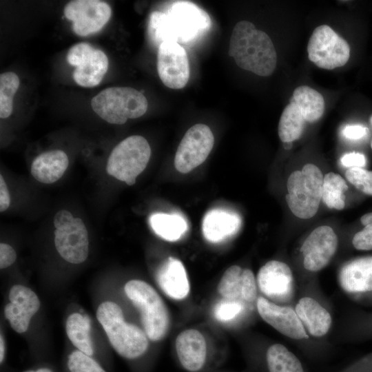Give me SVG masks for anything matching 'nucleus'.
I'll return each mask as SVG.
<instances>
[{"label": "nucleus", "instance_id": "12", "mask_svg": "<svg viewBox=\"0 0 372 372\" xmlns=\"http://www.w3.org/2000/svg\"><path fill=\"white\" fill-rule=\"evenodd\" d=\"M157 71L163 83L171 89L183 88L187 83L190 68L187 52L180 43L165 41L157 54Z\"/></svg>", "mask_w": 372, "mask_h": 372}, {"label": "nucleus", "instance_id": "28", "mask_svg": "<svg viewBox=\"0 0 372 372\" xmlns=\"http://www.w3.org/2000/svg\"><path fill=\"white\" fill-rule=\"evenodd\" d=\"M305 124L300 110L292 101L284 109L278 123V136L285 143L298 139L303 132Z\"/></svg>", "mask_w": 372, "mask_h": 372}, {"label": "nucleus", "instance_id": "44", "mask_svg": "<svg viewBox=\"0 0 372 372\" xmlns=\"http://www.w3.org/2000/svg\"><path fill=\"white\" fill-rule=\"evenodd\" d=\"M24 372H52L50 369L47 368H41L37 369V371H26Z\"/></svg>", "mask_w": 372, "mask_h": 372}, {"label": "nucleus", "instance_id": "6", "mask_svg": "<svg viewBox=\"0 0 372 372\" xmlns=\"http://www.w3.org/2000/svg\"><path fill=\"white\" fill-rule=\"evenodd\" d=\"M125 294L141 313V322L147 338L158 341L169 327L167 308L157 291L148 283L131 280L124 287Z\"/></svg>", "mask_w": 372, "mask_h": 372}, {"label": "nucleus", "instance_id": "29", "mask_svg": "<svg viewBox=\"0 0 372 372\" xmlns=\"http://www.w3.org/2000/svg\"><path fill=\"white\" fill-rule=\"evenodd\" d=\"M348 188L346 180L340 174L329 172L323 178L321 200L330 209H343Z\"/></svg>", "mask_w": 372, "mask_h": 372}, {"label": "nucleus", "instance_id": "25", "mask_svg": "<svg viewBox=\"0 0 372 372\" xmlns=\"http://www.w3.org/2000/svg\"><path fill=\"white\" fill-rule=\"evenodd\" d=\"M149 222L154 232L167 241L179 240L187 230L186 220L178 214L155 213Z\"/></svg>", "mask_w": 372, "mask_h": 372}, {"label": "nucleus", "instance_id": "38", "mask_svg": "<svg viewBox=\"0 0 372 372\" xmlns=\"http://www.w3.org/2000/svg\"><path fill=\"white\" fill-rule=\"evenodd\" d=\"M17 258L14 249L10 245L1 242L0 244V268L5 269L12 265Z\"/></svg>", "mask_w": 372, "mask_h": 372}, {"label": "nucleus", "instance_id": "23", "mask_svg": "<svg viewBox=\"0 0 372 372\" xmlns=\"http://www.w3.org/2000/svg\"><path fill=\"white\" fill-rule=\"evenodd\" d=\"M68 165V157L63 151H48L34 159L31 165V174L37 180L50 184L61 178Z\"/></svg>", "mask_w": 372, "mask_h": 372}, {"label": "nucleus", "instance_id": "9", "mask_svg": "<svg viewBox=\"0 0 372 372\" xmlns=\"http://www.w3.org/2000/svg\"><path fill=\"white\" fill-rule=\"evenodd\" d=\"M67 60L69 64L76 67L73 72L74 81L84 87L98 85L109 66L108 58L102 50L84 42L70 48Z\"/></svg>", "mask_w": 372, "mask_h": 372}, {"label": "nucleus", "instance_id": "13", "mask_svg": "<svg viewBox=\"0 0 372 372\" xmlns=\"http://www.w3.org/2000/svg\"><path fill=\"white\" fill-rule=\"evenodd\" d=\"M338 245V236L331 227L321 225L315 228L301 247L304 267L310 271L322 269L335 254Z\"/></svg>", "mask_w": 372, "mask_h": 372}, {"label": "nucleus", "instance_id": "41", "mask_svg": "<svg viewBox=\"0 0 372 372\" xmlns=\"http://www.w3.org/2000/svg\"><path fill=\"white\" fill-rule=\"evenodd\" d=\"M10 197L7 185L2 175L0 176V211H6L10 206Z\"/></svg>", "mask_w": 372, "mask_h": 372}, {"label": "nucleus", "instance_id": "32", "mask_svg": "<svg viewBox=\"0 0 372 372\" xmlns=\"http://www.w3.org/2000/svg\"><path fill=\"white\" fill-rule=\"evenodd\" d=\"M345 177L358 191L372 196V171L363 167L348 168Z\"/></svg>", "mask_w": 372, "mask_h": 372}, {"label": "nucleus", "instance_id": "19", "mask_svg": "<svg viewBox=\"0 0 372 372\" xmlns=\"http://www.w3.org/2000/svg\"><path fill=\"white\" fill-rule=\"evenodd\" d=\"M156 282L162 291L169 298L182 300L188 295L190 286L183 262L168 257L159 267L156 274Z\"/></svg>", "mask_w": 372, "mask_h": 372}, {"label": "nucleus", "instance_id": "31", "mask_svg": "<svg viewBox=\"0 0 372 372\" xmlns=\"http://www.w3.org/2000/svg\"><path fill=\"white\" fill-rule=\"evenodd\" d=\"M20 85L19 76L8 72L0 75V117L8 118L12 112L13 96Z\"/></svg>", "mask_w": 372, "mask_h": 372}, {"label": "nucleus", "instance_id": "2", "mask_svg": "<svg viewBox=\"0 0 372 372\" xmlns=\"http://www.w3.org/2000/svg\"><path fill=\"white\" fill-rule=\"evenodd\" d=\"M229 54L239 68L261 76H270L276 66L277 54L270 37L245 20L234 27Z\"/></svg>", "mask_w": 372, "mask_h": 372}, {"label": "nucleus", "instance_id": "14", "mask_svg": "<svg viewBox=\"0 0 372 372\" xmlns=\"http://www.w3.org/2000/svg\"><path fill=\"white\" fill-rule=\"evenodd\" d=\"M55 247L59 255L72 264L84 262L89 253L87 229L79 218H74L69 225L54 231Z\"/></svg>", "mask_w": 372, "mask_h": 372}, {"label": "nucleus", "instance_id": "26", "mask_svg": "<svg viewBox=\"0 0 372 372\" xmlns=\"http://www.w3.org/2000/svg\"><path fill=\"white\" fill-rule=\"evenodd\" d=\"M265 362L267 372H304L300 360L280 344L267 349Z\"/></svg>", "mask_w": 372, "mask_h": 372}, {"label": "nucleus", "instance_id": "24", "mask_svg": "<svg viewBox=\"0 0 372 372\" xmlns=\"http://www.w3.org/2000/svg\"><path fill=\"white\" fill-rule=\"evenodd\" d=\"M293 102L305 121L315 123L323 115L324 98L320 92L309 86L301 85L296 88L293 93Z\"/></svg>", "mask_w": 372, "mask_h": 372}, {"label": "nucleus", "instance_id": "33", "mask_svg": "<svg viewBox=\"0 0 372 372\" xmlns=\"http://www.w3.org/2000/svg\"><path fill=\"white\" fill-rule=\"evenodd\" d=\"M68 366L70 372H106L90 355L79 350L74 351L69 355Z\"/></svg>", "mask_w": 372, "mask_h": 372}, {"label": "nucleus", "instance_id": "45", "mask_svg": "<svg viewBox=\"0 0 372 372\" xmlns=\"http://www.w3.org/2000/svg\"><path fill=\"white\" fill-rule=\"evenodd\" d=\"M369 122H370L371 125L372 126V115L370 116Z\"/></svg>", "mask_w": 372, "mask_h": 372}, {"label": "nucleus", "instance_id": "21", "mask_svg": "<svg viewBox=\"0 0 372 372\" xmlns=\"http://www.w3.org/2000/svg\"><path fill=\"white\" fill-rule=\"evenodd\" d=\"M240 226V219L235 213L223 209H213L205 215L202 231L205 238L212 243L222 242L234 235Z\"/></svg>", "mask_w": 372, "mask_h": 372}, {"label": "nucleus", "instance_id": "7", "mask_svg": "<svg viewBox=\"0 0 372 372\" xmlns=\"http://www.w3.org/2000/svg\"><path fill=\"white\" fill-rule=\"evenodd\" d=\"M151 156L147 141L139 135L130 136L112 151L107 163L108 174L133 185L136 177L145 169Z\"/></svg>", "mask_w": 372, "mask_h": 372}, {"label": "nucleus", "instance_id": "22", "mask_svg": "<svg viewBox=\"0 0 372 372\" xmlns=\"http://www.w3.org/2000/svg\"><path fill=\"white\" fill-rule=\"evenodd\" d=\"M295 311L303 327L311 335L322 337L329 331L331 316L316 300L309 297L300 299Z\"/></svg>", "mask_w": 372, "mask_h": 372}, {"label": "nucleus", "instance_id": "34", "mask_svg": "<svg viewBox=\"0 0 372 372\" xmlns=\"http://www.w3.org/2000/svg\"><path fill=\"white\" fill-rule=\"evenodd\" d=\"M363 228L356 232L352 238V245L360 251L372 250V212L364 214L360 217Z\"/></svg>", "mask_w": 372, "mask_h": 372}, {"label": "nucleus", "instance_id": "20", "mask_svg": "<svg viewBox=\"0 0 372 372\" xmlns=\"http://www.w3.org/2000/svg\"><path fill=\"white\" fill-rule=\"evenodd\" d=\"M342 288L353 293L372 291V256L358 257L346 262L339 273Z\"/></svg>", "mask_w": 372, "mask_h": 372}, {"label": "nucleus", "instance_id": "10", "mask_svg": "<svg viewBox=\"0 0 372 372\" xmlns=\"http://www.w3.org/2000/svg\"><path fill=\"white\" fill-rule=\"evenodd\" d=\"M214 137L211 129L198 123L191 127L182 138L174 158L175 168L186 174L202 164L211 152Z\"/></svg>", "mask_w": 372, "mask_h": 372}, {"label": "nucleus", "instance_id": "40", "mask_svg": "<svg viewBox=\"0 0 372 372\" xmlns=\"http://www.w3.org/2000/svg\"><path fill=\"white\" fill-rule=\"evenodd\" d=\"M72 214L67 210H60L54 216L53 223L56 229L66 227L74 220Z\"/></svg>", "mask_w": 372, "mask_h": 372}, {"label": "nucleus", "instance_id": "3", "mask_svg": "<svg viewBox=\"0 0 372 372\" xmlns=\"http://www.w3.org/2000/svg\"><path fill=\"white\" fill-rule=\"evenodd\" d=\"M96 318L112 347L123 358L134 360L147 351L149 342L145 331L126 322L122 309L115 302H102L97 309Z\"/></svg>", "mask_w": 372, "mask_h": 372}, {"label": "nucleus", "instance_id": "35", "mask_svg": "<svg viewBox=\"0 0 372 372\" xmlns=\"http://www.w3.org/2000/svg\"><path fill=\"white\" fill-rule=\"evenodd\" d=\"M244 308L242 302L223 299L213 309L215 318L222 322H229L241 313Z\"/></svg>", "mask_w": 372, "mask_h": 372}, {"label": "nucleus", "instance_id": "16", "mask_svg": "<svg viewBox=\"0 0 372 372\" xmlns=\"http://www.w3.org/2000/svg\"><path fill=\"white\" fill-rule=\"evenodd\" d=\"M257 309L267 323L284 335L296 340L308 338L296 311L291 307L279 306L260 297L257 300Z\"/></svg>", "mask_w": 372, "mask_h": 372}, {"label": "nucleus", "instance_id": "1", "mask_svg": "<svg viewBox=\"0 0 372 372\" xmlns=\"http://www.w3.org/2000/svg\"><path fill=\"white\" fill-rule=\"evenodd\" d=\"M211 25L207 13L188 1L174 2L167 12H153L149 17L148 33L152 42L160 45L165 41L189 42Z\"/></svg>", "mask_w": 372, "mask_h": 372}, {"label": "nucleus", "instance_id": "37", "mask_svg": "<svg viewBox=\"0 0 372 372\" xmlns=\"http://www.w3.org/2000/svg\"><path fill=\"white\" fill-rule=\"evenodd\" d=\"M342 164L348 168L364 167L366 164L365 156L359 152H350L341 158Z\"/></svg>", "mask_w": 372, "mask_h": 372}, {"label": "nucleus", "instance_id": "17", "mask_svg": "<svg viewBox=\"0 0 372 372\" xmlns=\"http://www.w3.org/2000/svg\"><path fill=\"white\" fill-rule=\"evenodd\" d=\"M175 349L180 366L187 371L199 372L207 364V344L202 333L196 329L180 332L176 339Z\"/></svg>", "mask_w": 372, "mask_h": 372}, {"label": "nucleus", "instance_id": "36", "mask_svg": "<svg viewBox=\"0 0 372 372\" xmlns=\"http://www.w3.org/2000/svg\"><path fill=\"white\" fill-rule=\"evenodd\" d=\"M256 282L253 272L249 269L242 270V301L252 302L256 298Z\"/></svg>", "mask_w": 372, "mask_h": 372}, {"label": "nucleus", "instance_id": "18", "mask_svg": "<svg viewBox=\"0 0 372 372\" xmlns=\"http://www.w3.org/2000/svg\"><path fill=\"white\" fill-rule=\"evenodd\" d=\"M257 283L266 296L272 299L285 298L291 291L292 271L286 263L270 260L260 269Z\"/></svg>", "mask_w": 372, "mask_h": 372}, {"label": "nucleus", "instance_id": "43", "mask_svg": "<svg viewBox=\"0 0 372 372\" xmlns=\"http://www.w3.org/2000/svg\"><path fill=\"white\" fill-rule=\"evenodd\" d=\"M5 355V345L4 340L2 335L0 336V362L1 363L4 359Z\"/></svg>", "mask_w": 372, "mask_h": 372}, {"label": "nucleus", "instance_id": "42", "mask_svg": "<svg viewBox=\"0 0 372 372\" xmlns=\"http://www.w3.org/2000/svg\"><path fill=\"white\" fill-rule=\"evenodd\" d=\"M348 372H372V357L356 364Z\"/></svg>", "mask_w": 372, "mask_h": 372}, {"label": "nucleus", "instance_id": "8", "mask_svg": "<svg viewBox=\"0 0 372 372\" xmlns=\"http://www.w3.org/2000/svg\"><path fill=\"white\" fill-rule=\"evenodd\" d=\"M309 59L318 67L332 70L344 65L350 57V47L327 25L314 29L307 45Z\"/></svg>", "mask_w": 372, "mask_h": 372}, {"label": "nucleus", "instance_id": "11", "mask_svg": "<svg viewBox=\"0 0 372 372\" xmlns=\"http://www.w3.org/2000/svg\"><path fill=\"white\" fill-rule=\"evenodd\" d=\"M65 17L72 22V29L85 37L101 30L109 21L112 9L108 3L99 0H74L64 8Z\"/></svg>", "mask_w": 372, "mask_h": 372}, {"label": "nucleus", "instance_id": "4", "mask_svg": "<svg viewBox=\"0 0 372 372\" xmlns=\"http://www.w3.org/2000/svg\"><path fill=\"white\" fill-rule=\"evenodd\" d=\"M323 174L312 163L293 171L287 181L286 203L291 213L299 218L309 219L317 213L322 198Z\"/></svg>", "mask_w": 372, "mask_h": 372}, {"label": "nucleus", "instance_id": "5", "mask_svg": "<svg viewBox=\"0 0 372 372\" xmlns=\"http://www.w3.org/2000/svg\"><path fill=\"white\" fill-rule=\"evenodd\" d=\"M94 112L104 121L116 125L143 116L147 100L140 91L130 87H111L101 91L91 101Z\"/></svg>", "mask_w": 372, "mask_h": 372}, {"label": "nucleus", "instance_id": "27", "mask_svg": "<svg viewBox=\"0 0 372 372\" xmlns=\"http://www.w3.org/2000/svg\"><path fill=\"white\" fill-rule=\"evenodd\" d=\"M91 323L86 316L74 313L71 314L66 322V333L68 338L78 350L91 356L94 350L90 335Z\"/></svg>", "mask_w": 372, "mask_h": 372}, {"label": "nucleus", "instance_id": "15", "mask_svg": "<svg viewBox=\"0 0 372 372\" xmlns=\"http://www.w3.org/2000/svg\"><path fill=\"white\" fill-rule=\"evenodd\" d=\"M10 302L4 308V315L12 328L17 333L27 331L32 317L40 308V301L30 288L16 285L9 292Z\"/></svg>", "mask_w": 372, "mask_h": 372}, {"label": "nucleus", "instance_id": "46", "mask_svg": "<svg viewBox=\"0 0 372 372\" xmlns=\"http://www.w3.org/2000/svg\"><path fill=\"white\" fill-rule=\"evenodd\" d=\"M371 149H372V141H371Z\"/></svg>", "mask_w": 372, "mask_h": 372}, {"label": "nucleus", "instance_id": "30", "mask_svg": "<svg viewBox=\"0 0 372 372\" xmlns=\"http://www.w3.org/2000/svg\"><path fill=\"white\" fill-rule=\"evenodd\" d=\"M242 270L240 266L232 265L223 273L218 285V291L224 299L242 302Z\"/></svg>", "mask_w": 372, "mask_h": 372}, {"label": "nucleus", "instance_id": "39", "mask_svg": "<svg viewBox=\"0 0 372 372\" xmlns=\"http://www.w3.org/2000/svg\"><path fill=\"white\" fill-rule=\"evenodd\" d=\"M367 134V128L360 125H347L342 130L344 137L350 140H358Z\"/></svg>", "mask_w": 372, "mask_h": 372}]
</instances>
